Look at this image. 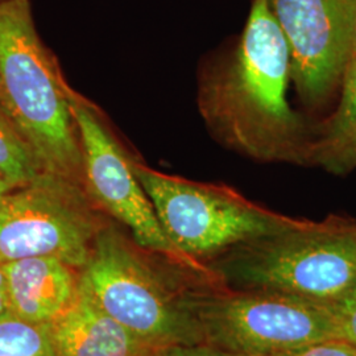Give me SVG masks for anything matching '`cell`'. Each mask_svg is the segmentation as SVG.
I'll return each mask as SVG.
<instances>
[{
    "label": "cell",
    "mask_w": 356,
    "mask_h": 356,
    "mask_svg": "<svg viewBox=\"0 0 356 356\" xmlns=\"http://www.w3.org/2000/svg\"><path fill=\"white\" fill-rule=\"evenodd\" d=\"M291 53L268 0H254L232 51L202 70L198 110L220 144L260 163L306 165L312 126L288 98Z\"/></svg>",
    "instance_id": "1"
},
{
    "label": "cell",
    "mask_w": 356,
    "mask_h": 356,
    "mask_svg": "<svg viewBox=\"0 0 356 356\" xmlns=\"http://www.w3.org/2000/svg\"><path fill=\"white\" fill-rule=\"evenodd\" d=\"M207 268L226 289L334 304L356 286V219L300 220L232 248Z\"/></svg>",
    "instance_id": "2"
},
{
    "label": "cell",
    "mask_w": 356,
    "mask_h": 356,
    "mask_svg": "<svg viewBox=\"0 0 356 356\" xmlns=\"http://www.w3.org/2000/svg\"><path fill=\"white\" fill-rule=\"evenodd\" d=\"M136 242L103 226L81 282L103 310L153 350L201 343L193 296L214 277L181 269L166 277L153 267Z\"/></svg>",
    "instance_id": "3"
},
{
    "label": "cell",
    "mask_w": 356,
    "mask_h": 356,
    "mask_svg": "<svg viewBox=\"0 0 356 356\" xmlns=\"http://www.w3.org/2000/svg\"><path fill=\"white\" fill-rule=\"evenodd\" d=\"M65 89L38 38L29 0H0V103L45 173L83 175V156Z\"/></svg>",
    "instance_id": "4"
},
{
    "label": "cell",
    "mask_w": 356,
    "mask_h": 356,
    "mask_svg": "<svg viewBox=\"0 0 356 356\" xmlns=\"http://www.w3.org/2000/svg\"><path fill=\"white\" fill-rule=\"evenodd\" d=\"M134 170L169 241L204 267L241 244L301 220L251 202L226 185L169 176L138 161Z\"/></svg>",
    "instance_id": "5"
},
{
    "label": "cell",
    "mask_w": 356,
    "mask_h": 356,
    "mask_svg": "<svg viewBox=\"0 0 356 356\" xmlns=\"http://www.w3.org/2000/svg\"><path fill=\"white\" fill-rule=\"evenodd\" d=\"M191 304L202 342L236 356H289L339 339L331 304L216 284L198 288Z\"/></svg>",
    "instance_id": "6"
},
{
    "label": "cell",
    "mask_w": 356,
    "mask_h": 356,
    "mask_svg": "<svg viewBox=\"0 0 356 356\" xmlns=\"http://www.w3.org/2000/svg\"><path fill=\"white\" fill-rule=\"evenodd\" d=\"M66 181L44 173L0 200V263L51 256L86 266L103 226Z\"/></svg>",
    "instance_id": "7"
},
{
    "label": "cell",
    "mask_w": 356,
    "mask_h": 356,
    "mask_svg": "<svg viewBox=\"0 0 356 356\" xmlns=\"http://www.w3.org/2000/svg\"><path fill=\"white\" fill-rule=\"evenodd\" d=\"M70 101L83 156L85 182L94 201L122 223L141 248L213 276L209 268L188 259L169 241L134 170V160L128 157L97 111L73 95Z\"/></svg>",
    "instance_id": "8"
},
{
    "label": "cell",
    "mask_w": 356,
    "mask_h": 356,
    "mask_svg": "<svg viewBox=\"0 0 356 356\" xmlns=\"http://www.w3.org/2000/svg\"><path fill=\"white\" fill-rule=\"evenodd\" d=\"M291 53L300 101L318 108L341 88L356 54V0H268Z\"/></svg>",
    "instance_id": "9"
},
{
    "label": "cell",
    "mask_w": 356,
    "mask_h": 356,
    "mask_svg": "<svg viewBox=\"0 0 356 356\" xmlns=\"http://www.w3.org/2000/svg\"><path fill=\"white\" fill-rule=\"evenodd\" d=\"M48 327L57 356H143L153 351L108 316L81 279L73 302Z\"/></svg>",
    "instance_id": "10"
},
{
    "label": "cell",
    "mask_w": 356,
    "mask_h": 356,
    "mask_svg": "<svg viewBox=\"0 0 356 356\" xmlns=\"http://www.w3.org/2000/svg\"><path fill=\"white\" fill-rule=\"evenodd\" d=\"M11 312L36 323H49L70 305L79 288L74 268L51 256L3 263Z\"/></svg>",
    "instance_id": "11"
},
{
    "label": "cell",
    "mask_w": 356,
    "mask_h": 356,
    "mask_svg": "<svg viewBox=\"0 0 356 356\" xmlns=\"http://www.w3.org/2000/svg\"><path fill=\"white\" fill-rule=\"evenodd\" d=\"M337 108L312 126L306 165L344 176L356 170V54L347 66Z\"/></svg>",
    "instance_id": "12"
},
{
    "label": "cell",
    "mask_w": 356,
    "mask_h": 356,
    "mask_svg": "<svg viewBox=\"0 0 356 356\" xmlns=\"http://www.w3.org/2000/svg\"><path fill=\"white\" fill-rule=\"evenodd\" d=\"M44 173L38 157L0 103V177L20 188Z\"/></svg>",
    "instance_id": "13"
},
{
    "label": "cell",
    "mask_w": 356,
    "mask_h": 356,
    "mask_svg": "<svg viewBox=\"0 0 356 356\" xmlns=\"http://www.w3.org/2000/svg\"><path fill=\"white\" fill-rule=\"evenodd\" d=\"M0 356H57L48 323H36L13 312L0 317Z\"/></svg>",
    "instance_id": "14"
},
{
    "label": "cell",
    "mask_w": 356,
    "mask_h": 356,
    "mask_svg": "<svg viewBox=\"0 0 356 356\" xmlns=\"http://www.w3.org/2000/svg\"><path fill=\"white\" fill-rule=\"evenodd\" d=\"M331 305L338 323L339 339L356 346V286Z\"/></svg>",
    "instance_id": "15"
},
{
    "label": "cell",
    "mask_w": 356,
    "mask_h": 356,
    "mask_svg": "<svg viewBox=\"0 0 356 356\" xmlns=\"http://www.w3.org/2000/svg\"><path fill=\"white\" fill-rule=\"evenodd\" d=\"M289 356H356V346L332 339L307 346Z\"/></svg>",
    "instance_id": "16"
},
{
    "label": "cell",
    "mask_w": 356,
    "mask_h": 356,
    "mask_svg": "<svg viewBox=\"0 0 356 356\" xmlns=\"http://www.w3.org/2000/svg\"><path fill=\"white\" fill-rule=\"evenodd\" d=\"M163 356H236L216 346L204 343L176 344L161 348Z\"/></svg>",
    "instance_id": "17"
},
{
    "label": "cell",
    "mask_w": 356,
    "mask_h": 356,
    "mask_svg": "<svg viewBox=\"0 0 356 356\" xmlns=\"http://www.w3.org/2000/svg\"><path fill=\"white\" fill-rule=\"evenodd\" d=\"M11 312L10 304V294L7 286V277L3 268V263H0V317Z\"/></svg>",
    "instance_id": "18"
},
{
    "label": "cell",
    "mask_w": 356,
    "mask_h": 356,
    "mask_svg": "<svg viewBox=\"0 0 356 356\" xmlns=\"http://www.w3.org/2000/svg\"><path fill=\"white\" fill-rule=\"evenodd\" d=\"M13 189H16L15 185H13L11 182H8L7 179L0 177V200H1L6 194H8L10 191H13Z\"/></svg>",
    "instance_id": "19"
},
{
    "label": "cell",
    "mask_w": 356,
    "mask_h": 356,
    "mask_svg": "<svg viewBox=\"0 0 356 356\" xmlns=\"http://www.w3.org/2000/svg\"><path fill=\"white\" fill-rule=\"evenodd\" d=\"M143 356H163L161 355V350H153V351H149V353H147L145 355Z\"/></svg>",
    "instance_id": "20"
}]
</instances>
